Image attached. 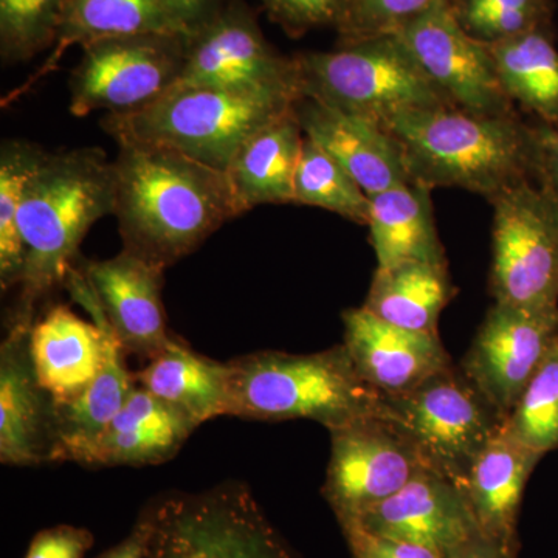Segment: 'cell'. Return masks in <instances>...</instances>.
Wrapping results in <instances>:
<instances>
[{
	"mask_svg": "<svg viewBox=\"0 0 558 558\" xmlns=\"http://www.w3.org/2000/svg\"><path fill=\"white\" fill-rule=\"evenodd\" d=\"M117 145L113 216L128 252L168 269L238 218L226 172L161 146Z\"/></svg>",
	"mask_w": 558,
	"mask_h": 558,
	"instance_id": "1",
	"label": "cell"
},
{
	"mask_svg": "<svg viewBox=\"0 0 558 558\" xmlns=\"http://www.w3.org/2000/svg\"><path fill=\"white\" fill-rule=\"evenodd\" d=\"M116 209L113 161L100 148L46 153L20 211L27 263L13 318L35 323L43 301L68 284L81 242Z\"/></svg>",
	"mask_w": 558,
	"mask_h": 558,
	"instance_id": "2",
	"label": "cell"
},
{
	"mask_svg": "<svg viewBox=\"0 0 558 558\" xmlns=\"http://www.w3.org/2000/svg\"><path fill=\"white\" fill-rule=\"evenodd\" d=\"M413 182L497 196L532 180L531 126L515 113L481 116L454 106L402 113L381 123Z\"/></svg>",
	"mask_w": 558,
	"mask_h": 558,
	"instance_id": "3",
	"label": "cell"
},
{
	"mask_svg": "<svg viewBox=\"0 0 558 558\" xmlns=\"http://www.w3.org/2000/svg\"><path fill=\"white\" fill-rule=\"evenodd\" d=\"M227 363L230 416L310 418L328 432L363 418H387L385 396L360 376L344 344L314 354L253 352Z\"/></svg>",
	"mask_w": 558,
	"mask_h": 558,
	"instance_id": "4",
	"label": "cell"
},
{
	"mask_svg": "<svg viewBox=\"0 0 558 558\" xmlns=\"http://www.w3.org/2000/svg\"><path fill=\"white\" fill-rule=\"evenodd\" d=\"M295 101L269 92L172 87L145 108L108 113L101 126L117 143L178 150L226 172L241 146Z\"/></svg>",
	"mask_w": 558,
	"mask_h": 558,
	"instance_id": "5",
	"label": "cell"
},
{
	"mask_svg": "<svg viewBox=\"0 0 558 558\" xmlns=\"http://www.w3.org/2000/svg\"><path fill=\"white\" fill-rule=\"evenodd\" d=\"M300 98L385 123L402 113L451 106L396 35L355 40L295 58Z\"/></svg>",
	"mask_w": 558,
	"mask_h": 558,
	"instance_id": "6",
	"label": "cell"
},
{
	"mask_svg": "<svg viewBox=\"0 0 558 558\" xmlns=\"http://www.w3.org/2000/svg\"><path fill=\"white\" fill-rule=\"evenodd\" d=\"M145 509L146 558H295L245 484L172 492Z\"/></svg>",
	"mask_w": 558,
	"mask_h": 558,
	"instance_id": "7",
	"label": "cell"
},
{
	"mask_svg": "<svg viewBox=\"0 0 558 558\" xmlns=\"http://www.w3.org/2000/svg\"><path fill=\"white\" fill-rule=\"evenodd\" d=\"M387 421L405 436L425 469L464 488L470 469L505 418L454 366L396 398Z\"/></svg>",
	"mask_w": 558,
	"mask_h": 558,
	"instance_id": "8",
	"label": "cell"
},
{
	"mask_svg": "<svg viewBox=\"0 0 558 558\" xmlns=\"http://www.w3.org/2000/svg\"><path fill=\"white\" fill-rule=\"evenodd\" d=\"M490 202L495 301L558 311V202L532 180L501 191Z\"/></svg>",
	"mask_w": 558,
	"mask_h": 558,
	"instance_id": "9",
	"label": "cell"
},
{
	"mask_svg": "<svg viewBox=\"0 0 558 558\" xmlns=\"http://www.w3.org/2000/svg\"><path fill=\"white\" fill-rule=\"evenodd\" d=\"M189 36L149 33L98 40L83 47L69 80L72 116L95 110L134 112L178 83L185 64Z\"/></svg>",
	"mask_w": 558,
	"mask_h": 558,
	"instance_id": "10",
	"label": "cell"
},
{
	"mask_svg": "<svg viewBox=\"0 0 558 558\" xmlns=\"http://www.w3.org/2000/svg\"><path fill=\"white\" fill-rule=\"evenodd\" d=\"M172 87L269 92L300 98L295 58L281 57L267 43L244 0H231L191 36L185 64Z\"/></svg>",
	"mask_w": 558,
	"mask_h": 558,
	"instance_id": "11",
	"label": "cell"
},
{
	"mask_svg": "<svg viewBox=\"0 0 558 558\" xmlns=\"http://www.w3.org/2000/svg\"><path fill=\"white\" fill-rule=\"evenodd\" d=\"M395 35L454 108L481 116L515 113L498 78L490 49L464 31L451 0H436L432 9Z\"/></svg>",
	"mask_w": 558,
	"mask_h": 558,
	"instance_id": "12",
	"label": "cell"
},
{
	"mask_svg": "<svg viewBox=\"0 0 558 558\" xmlns=\"http://www.w3.org/2000/svg\"><path fill=\"white\" fill-rule=\"evenodd\" d=\"M323 495L341 524L354 523L424 470L391 422L368 417L332 429Z\"/></svg>",
	"mask_w": 558,
	"mask_h": 558,
	"instance_id": "13",
	"label": "cell"
},
{
	"mask_svg": "<svg viewBox=\"0 0 558 558\" xmlns=\"http://www.w3.org/2000/svg\"><path fill=\"white\" fill-rule=\"evenodd\" d=\"M557 337L558 311L495 301L462 360V374L506 418Z\"/></svg>",
	"mask_w": 558,
	"mask_h": 558,
	"instance_id": "14",
	"label": "cell"
},
{
	"mask_svg": "<svg viewBox=\"0 0 558 558\" xmlns=\"http://www.w3.org/2000/svg\"><path fill=\"white\" fill-rule=\"evenodd\" d=\"M65 286L89 311L92 322L57 304L36 319L31 333L36 376L57 405L78 398L89 387L105 366L116 337L76 267Z\"/></svg>",
	"mask_w": 558,
	"mask_h": 558,
	"instance_id": "15",
	"label": "cell"
},
{
	"mask_svg": "<svg viewBox=\"0 0 558 558\" xmlns=\"http://www.w3.org/2000/svg\"><path fill=\"white\" fill-rule=\"evenodd\" d=\"M76 269L126 354L149 362L174 339L161 300L167 269L124 248Z\"/></svg>",
	"mask_w": 558,
	"mask_h": 558,
	"instance_id": "16",
	"label": "cell"
},
{
	"mask_svg": "<svg viewBox=\"0 0 558 558\" xmlns=\"http://www.w3.org/2000/svg\"><path fill=\"white\" fill-rule=\"evenodd\" d=\"M32 328L11 319L0 347V462L11 468L53 462L57 444L54 402L33 365Z\"/></svg>",
	"mask_w": 558,
	"mask_h": 558,
	"instance_id": "17",
	"label": "cell"
},
{
	"mask_svg": "<svg viewBox=\"0 0 558 558\" xmlns=\"http://www.w3.org/2000/svg\"><path fill=\"white\" fill-rule=\"evenodd\" d=\"M360 527L449 556L480 534L464 488L424 469L398 494L354 521ZM344 526V524H341Z\"/></svg>",
	"mask_w": 558,
	"mask_h": 558,
	"instance_id": "18",
	"label": "cell"
},
{
	"mask_svg": "<svg viewBox=\"0 0 558 558\" xmlns=\"http://www.w3.org/2000/svg\"><path fill=\"white\" fill-rule=\"evenodd\" d=\"M341 318L343 344L352 363L385 398L405 395L453 366L436 333L400 328L363 306L343 312Z\"/></svg>",
	"mask_w": 558,
	"mask_h": 558,
	"instance_id": "19",
	"label": "cell"
},
{
	"mask_svg": "<svg viewBox=\"0 0 558 558\" xmlns=\"http://www.w3.org/2000/svg\"><path fill=\"white\" fill-rule=\"evenodd\" d=\"M293 108L304 137L332 157L369 197L410 182L398 143L377 121L306 97Z\"/></svg>",
	"mask_w": 558,
	"mask_h": 558,
	"instance_id": "20",
	"label": "cell"
},
{
	"mask_svg": "<svg viewBox=\"0 0 558 558\" xmlns=\"http://www.w3.org/2000/svg\"><path fill=\"white\" fill-rule=\"evenodd\" d=\"M542 454L509 435L502 425L473 462L464 492L484 537L519 550V515L524 488Z\"/></svg>",
	"mask_w": 558,
	"mask_h": 558,
	"instance_id": "21",
	"label": "cell"
},
{
	"mask_svg": "<svg viewBox=\"0 0 558 558\" xmlns=\"http://www.w3.org/2000/svg\"><path fill=\"white\" fill-rule=\"evenodd\" d=\"M197 425L174 407L135 387L102 433L90 468H146L171 461Z\"/></svg>",
	"mask_w": 558,
	"mask_h": 558,
	"instance_id": "22",
	"label": "cell"
},
{
	"mask_svg": "<svg viewBox=\"0 0 558 558\" xmlns=\"http://www.w3.org/2000/svg\"><path fill=\"white\" fill-rule=\"evenodd\" d=\"M303 143L299 117L290 108L241 146L226 171L238 216L259 205L293 204Z\"/></svg>",
	"mask_w": 558,
	"mask_h": 558,
	"instance_id": "23",
	"label": "cell"
},
{
	"mask_svg": "<svg viewBox=\"0 0 558 558\" xmlns=\"http://www.w3.org/2000/svg\"><path fill=\"white\" fill-rule=\"evenodd\" d=\"M149 33L186 36L172 20L163 0H65L49 58L33 78L10 95L9 101L17 100L20 95L32 89L33 84L57 70L70 47L83 49L98 40Z\"/></svg>",
	"mask_w": 558,
	"mask_h": 558,
	"instance_id": "24",
	"label": "cell"
},
{
	"mask_svg": "<svg viewBox=\"0 0 558 558\" xmlns=\"http://www.w3.org/2000/svg\"><path fill=\"white\" fill-rule=\"evenodd\" d=\"M135 380L189 416L197 427L211 418L230 416L229 363L197 354L178 337L146 362Z\"/></svg>",
	"mask_w": 558,
	"mask_h": 558,
	"instance_id": "25",
	"label": "cell"
},
{
	"mask_svg": "<svg viewBox=\"0 0 558 558\" xmlns=\"http://www.w3.org/2000/svg\"><path fill=\"white\" fill-rule=\"evenodd\" d=\"M126 355L120 340L113 337L108 360L89 387L68 403H54L53 461L78 462L90 468L102 433L137 387L135 374L128 369Z\"/></svg>",
	"mask_w": 558,
	"mask_h": 558,
	"instance_id": "26",
	"label": "cell"
},
{
	"mask_svg": "<svg viewBox=\"0 0 558 558\" xmlns=\"http://www.w3.org/2000/svg\"><path fill=\"white\" fill-rule=\"evenodd\" d=\"M429 196L432 189L410 180L369 197L368 227L377 267L446 260Z\"/></svg>",
	"mask_w": 558,
	"mask_h": 558,
	"instance_id": "27",
	"label": "cell"
},
{
	"mask_svg": "<svg viewBox=\"0 0 558 558\" xmlns=\"http://www.w3.org/2000/svg\"><path fill=\"white\" fill-rule=\"evenodd\" d=\"M453 295L446 260H407L377 267L363 307L400 328L439 336L440 314Z\"/></svg>",
	"mask_w": 558,
	"mask_h": 558,
	"instance_id": "28",
	"label": "cell"
},
{
	"mask_svg": "<svg viewBox=\"0 0 558 558\" xmlns=\"http://www.w3.org/2000/svg\"><path fill=\"white\" fill-rule=\"evenodd\" d=\"M488 49L509 100L543 123H558V50L548 27L499 40Z\"/></svg>",
	"mask_w": 558,
	"mask_h": 558,
	"instance_id": "29",
	"label": "cell"
},
{
	"mask_svg": "<svg viewBox=\"0 0 558 558\" xmlns=\"http://www.w3.org/2000/svg\"><path fill=\"white\" fill-rule=\"evenodd\" d=\"M46 150L24 140H7L0 149V288L21 286L27 263L20 229L25 186Z\"/></svg>",
	"mask_w": 558,
	"mask_h": 558,
	"instance_id": "30",
	"label": "cell"
},
{
	"mask_svg": "<svg viewBox=\"0 0 558 558\" xmlns=\"http://www.w3.org/2000/svg\"><path fill=\"white\" fill-rule=\"evenodd\" d=\"M293 204L323 208L359 226H368V194L332 157L306 137L296 168Z\"/></svg>",
	"mask_w": 558,
	"mask_h": 558,
	"instance_id": "31",
	"label": "cell"
},
{
	"mask_svg": "<svg viewBox=\"0 0 558 558\" xmlns=\"http://www.w3.org/2000/svg\"><path fill=\"white\" fill-rule=\"evenodd\" d=\"M502 425L542 457L558 450V337Z\"/></svg>",
	"mask_w": 558,
	"mask_h": 558,
	"instance_id": "32",
	"label": "cell"
},
{
	"mask_svg": "<svg viewBox=\"0 0 558 558\" xmlns=\"http://www.w3.org/2000/svg\"><path fill=\"white\" fill-rule=\"evenodd\" d=\"M65 0H0V54L7 64L53 49Z\"/></svg>",
	"mask_w": 558,
	"mask_h": 558,
	"instance_id": "33",
	"label": "cell"
},
{
	"mask_svg": "<svg viewBox=\"0 0 558 558\" xmlns=\"http://www.w3.org/2000/svg\"><path fill=\"white\" fill-rule=\"evenodd\" d=\"M451 5L464 31L487 46L548 27L550 17V0H451Z\"/></svg>",
	"mask_w": 558,
	"mask_h": 558,
	"instance_id": "34",
	"label": "cell"
},
{
	"mask_svg": "<svg viewBox=\"0 0 558 558\" xmlns=\"http://www.w3.org/2000/svg\"><path fill=\"white\" fill-rule=\"evenodd\" d=\"M436 0H344L336 24L344 44L395 35Z\"/></svg>",
	"mask_w": 558,
	"mask_h": 558,
	"instance_id": "35",
	"label": "cell"
},
{
	"mask_svg": "<svg viewBox=\"0 0 558 558\" xmlns=\"http://www.w3.org/2000/svg\"><path fill=\"white\" fill-rule=\"evenodd\" d=\"M271 20L290 35L337 22L344 0H263Z\"/></svg>",
	"mask_w": 558,
	"mask_h": 558,
	"instance_id": "36",
	"label": "cell"
},
{
	"mask_svg": "<svg viewBox=\"0 0 558 558\" xmlns=\"http://www.w3.org/2000/svg\"><path fill=\"white\" fill-rule=\"evenodd\" d=\"M341 531L354 558H446L427 546L373 534L359 524H344Z\"/></svg>",
	"mask_w": 558,
	"mask_h": 558,
	"instance_id": "37",
	"label": "cell"
},
{
	"mask_svg": "<svg viewBox=\"0 0 558 558\" xmlns=\"http://www.w3.org/2000/svg\"><path fill=\"white\" fill-rule=\"evenodd\" d=\"M94 543L89 529L58 524L39 531L24 558H84Z\"/></svg>",
	"mask_w": 558,
	"mask_h": 558,
	"instance_id": "38",
	"label": "cell"
},
{
	"mask_svg": "<svg viewBox=\"0 0 558 558\" xmlns=\"http://www.w3.org/2000/svg\"><path fill=\"white\" fill-rule=\"evenodd\" d=\"M532 182L558 202V123L531 126Z\"/></svg>",
	"mask_w": 558,
	"mask_h": 558,
	"instance_id": "39",
	"label": "cell"
},
{
	"mask_svg": "<svg viewBox=\"0 0 558 558\" xmlns=\"http://www.w3.org/2000/svg\"><path fill=\"white\" fill-rule=\"evenodd\" d=\"M168 11L186 36H193L222 9V0H163Z\"/></svg>",
	"mask_w": 558,
	"mask_h": 558,
	"instance_id": "40",
	"label": "cell"
},
{
	"mask_svg": "<svg viewBox=\"0 0 558 558\" xmlns=\"http://www.w3.org/2000/svg\"><path fill=\"white\" fill-rule=\"evenodd\" d=\"M150 538V519L148 510L143 509L130 534L119 545L112 546L97 558H146Z\"/></svg>",
	"mask_w": 558,
	"mask_h": 558,
	"instance_id": "41",
	"label": "cell"
},
{
	"mask_svg": "<svg viewBox=\"0 0 558 558\" xmlns=\"http://www.w3.org/2000/svg\"><path fill=\"white\" fill-rule=\"evenodd\" d=\"M517 556L519 550L506 548L495 539L484 537L480 532L446 558H517Z\"/></svg>",
	"mask_w": 558,
	"mask_h": 558,
	"instance_id": "42",
	"label": "cell"
}]
</instances>
